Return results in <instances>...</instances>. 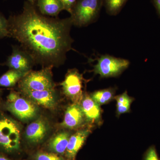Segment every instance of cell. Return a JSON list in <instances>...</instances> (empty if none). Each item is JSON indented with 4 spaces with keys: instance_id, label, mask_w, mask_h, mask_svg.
<instances>
[{
    "instance_id": "30bf717a",
    "label": "cell",
    "mask_w": 160,
    "mask_h": 160,
    "mask_svg": "<svg viewBox=\"0 0 160 160\" xmlns=\"http://www.w3.org/2000/svg\"><path fill=\"white\" fill-rule=\"evenodd\" d=\"M48 131V125L46 121L42 118H39L27 126L25 135L29 142L38 144L44 139Z\"/></svg>"
},
{
    "instance_id": "d6986e66",
    "label": "cell",
    "mask_w": 160,
    "mask_h": 160,
    "mask_svg": "<svg viewBox=\"0 0 160 160\" xmlns=\"http://www.w3.org/2000/svg\"><path fill=\"white\" fill-rule=\"evenodd\" d=\"M128 0H103V6L106 12L111 16L118 14Z\"/></svg>"
},
{
    "instance_id": "cb8c5ba5",
    "label": "cell",
    "mask_w": 160,
    "mask_h": 160,
    "mask_svg": "<svg viewBox=\"0 0 160 160\" xmlns=\"http://www.w3.org/2000/svg\"><path fill=\"white\" fill-rule=\"evenodd\" d=\"M152 2L160 18V0H152Z\"/></svg>"
},
{
    "instance_id": "d4e9b609",
    "label": "cell",
    "mask_w": 160,
    "mask_h": 160,
    "mask_svg": "<svg viewBox=\"0 0 160 160\" xmlns=\"http://www.w3.org/2000/svg\"><path fill=\"white\" fill-rule=\"evenodd\" d=\"M0 160H9V159L5 157L2 156L0 155Z\"/></svg>"
},
{
    "instance_id": "277c9868",
    "label": "cell",
    "mask_w": 160,
    "mask_h": 160,
    "mask_svg": "<svg viewBox=\"0 0 160 160\" xmlns=\"http://www.w3.org/2000/svg\"><path fill=\"white\" fill-rule=\"evenodd\" d=\"M6 107L10 112L22 121L32 119L38 114V107L34 103L15 92H12L7 97Z\"/></svg>"
},
{
    "instance_id": "484cf974",
    "label": "cell",
    "mask_w": 160,
    "mask_h": 160,
    "mask_svg": "<svg viewBox=\"0 0 160 160\" xmlns=\"http://www.w3.org/2000/svg\"><path fill=\"white\" fill-rule=\"evenodd\" d=\"M28 1L29 2L34 5V3L36 1H37V0H28Z\"/></svg>"
},
{
    "instance_id": "5b68a950",
    "label": "cell",
    "mask_w": 160,
    "mask_h": 160,
    "mask_svg": "<svg viewBox=\"0 0 160 160\" xmlns=\"http://www.w3.org/2000/svg\"><path fill=\"white\" fill-rule=\"evenodd\" d=\"M51 66L38 71L29 72L20 81L21 89L44 90L54 89Z\"/></svg>"
},
{
    "instance_id": "603a6c76",
    "label": "cell",
    "mask_w": 160,
    "mask_h": 160,
    "mask_svg": "<svg viewBox=\"0 0 160 160\" xmlns=\"http://www.w3.org/2000/svg\"><path fill=\"white\" fill-rule=\"evenodd\" d=\"M78 0H61L62 3L64 10L70 13L72 7Z\"/></svg>"
},
{
    "instance_id": "8992f818",
    "label": "cell",
    "mask_w": 160,
    "mask_h": 160,
    "mask_svg": "<svg viewBox=\"0 0 160 160\" xmlns=\"http://www.w3.org/2000/svg\"><path fill=\"white\" fill-rule=\"evenodd\" d=\"M94 66L93 72L101 78L115 77L128 68L130 64L129 60L118 58L109 54L101 56Z\"/></svg>"
},
{
    "instance_id": "6da1fadb",
    "label": "cell",
    "mask_w": 160,
    "mask_h": 160,
    "mask_svg": "<svg viewBox=\"0 0 160 160\" xmlns=\"http://www.w3.org/2000/svg\"><path fill=\"white\" fill-rule=\"evenodd\" d=\"M8 22L9 37L21 44L35 64L46 67L65 62L74 41L70 36L73 25L71 18L46 17L28 1L24 3L22 13L10 17Z\"/></svg>"
},
{
    "instance_id": "44dd1931",
    "label": "cell",
    "mask_w": 160,
    "mask_h": 160,
    "mask_svg": "<svg viewBox=\"0 0 160 160\" xmlns=\"http://www.w3.org/2000/svg\"><path fill=\"white\" fill-rule=\"evenodd\" d=\"M35 160H66L55 153L39 152L35 156Z\"/></svg>"
},
{
    "instance_id": "8fae6325",
    "label": "cell",
    "mask_w": 160,
    "mask_h": 160,
    "mask_svg": "<svg viewBox=\"0 0 160 160\" xmlns=\"http://www.w3.org/2000/svg\"><path fill=\"white\" fill-rule=\"evenodd\" d=\"M84 115L81 106L73 104L66 109L61 126L69 129L78 128L82 123Z\"/></svg>"
},
{
    "instance_id": "7a4b0ae2",
    "label": "cell",
    "mask_w": 160,
    "mask_h": 160,
    "mask_svg": "<svg viewBox=\"0 0 160 160\" xmlns=\"http://www.w3.org/2000/svg\"><path fill=\"white\" fill-rule=\"evenodd\" d=\"M102 6L103 0H78L70 13L72 25L85 27L94 22Z\"/></svg>"
},
{
    "instance_id": "5bb4252c",
    "label": "cell",
    "mask_w": 160,
    "mask_h": 160,
    "mask_svg": "<svg viewBox=\"0 0 160 160\" xmlns=\"http://www.w3.org/2000/svg\"><path fill=\"white\" fill-rule=\"evenodd\" d=\"M40 12L43 15L57 16L64 10L61 0H37Z\"/></svg>"
},
{
    "instance_id": "3957f363",
    "label": "cell",
    "mask_w": 160,
    "mask_h": 160,
    "mask_svg": "<svg viewBox=\"0 0 160 160\" xmlns=\"http://www.w3.org/2000/svg\"><path fill=\"white\" fill-rule=\"evenodd\" d=\"M21 127L17 122L6 117H0V147L8 152L19 149Z\"/></svg>"
},
{
    "instance_id": "52a82bcc",
    "label": "cell",
    "mask_w": 160,
    "mask_h": 160,
    "mask_svg": "<svg viewBox=\"0 0 160 160\" xmlns=\"http://www.w3.org/2000/svg\"><path fill=\"white\" fill-rule=\"evenodd\" d=\"M61 86L66 96L73 101H78L82 97V76L77 69H70L61 83Z\"/></svg>"
},
{
    "instance_id": "ffe728a7",
    "label": "cell",
    "mask_w": 160,
    "mask_h": 160,
    "mask_svg": "<svg viewBox=\"0 0 160 160\" xmlns=\"http://www.w3.org/2000/svg\"><path fill=\"white\" fill-rule=\"evenodd\" d=\"M9 22L0 12V39L9 37Z\"/></svg>"
},
{
    "instance_id": "7402d4cb",
    "label": "cell",
    "mask_w": 160,
    "mask_h": 160,
    "mask_svg": "<svg viewBox=\"0 0 160 160\" xmlns=\"http://www.w3.org/2000/svg\"><path fill=\"white\" fill-rule=\"evenodd\" d=\"M143 160H160L154 146H150L147 149L144 153Z\"/></svg>"
},
{
    "instance_id": "9c48e42d",
    "label": "cell",
    "mask_w": 160,
    "mask_h": 160,
    "mask_svg": "<svg viewBox=\"0 0 160 160\" xmlns=\"http://www.w3.org/2000/svg\"><path fill=\"white\" fill-rule=\"evenodd\" d=\"M29 99L35 104L48 109L54 108L56 104V92L54 89L44 90L21 89Z\"/></svg>"
},
{
    "instance_id": "ba28073f",
    "label": "cell",
    "mask_w": 160,
    "mask_h": 160,
    "mask_svg": "<svg viewBox=\"0 0 160 160\" xmlns=\"http://www.w3.org/2000/svg\"><path fill=\"white\" fill-rule=\"evenodd\" d=\"M35 64L34 61L22 48L13 46L12 52L6 62L10 69L23 72H29Z\"/></svg>"
},
{
    "instance_id": "4fadbf2b",
    "label": "cell",
    "mask_w": 160,
    "mask_h": 160,
    "mask_svg": "<svg viewBox=\"0 0 160 160\" xmlns=\"http://www.w3.org/2000/svg\"><path fill=\"white\" fill-rule=\"evenodd\" d=\"M84 116L89 122H96L101 118L100 105L92 98L90 96L85 97L81 105Z\"/></svg>"
},
{
    "instance_id": "7c38bea8",
    "label": "cell",
    "mask_w": 160,
    "mask_h": 160,
    "mask_svg": "<svg viewBox=\"0 0 160 160\" xmlns=\"http://www.w3.org/2000/svg\"><path fill=\"white\" fill-rule=\"evenodd\" d=\"M88 129L79 130L69 138L66 152V157L69 160H74L78 152L81 149L89 136Z\"/></svg>"
},
{
    "instance_id": "9a60e30c",
    "label": "cell",
    "mask_w": 160,
    "mask_h": 160,
    "mask_svg": "<svg viewBox=\"0 0 160 160\" xmlns=\"http://www.w3.org/2000/svg\"><path fill=\"white\" fill-rule=\"evenodd\" d=\"M69 138V132H59L50 140L49 143V149L58 154L65 153Z\"/></svg>"
},
{
    "instance_id": "2e32d148",
    "label": "cell",
    "mask_w": 160,
    "mask_h": 160,
    "mask_svg": "<svg viewBox=\"0 0 160 160\" xmlns=\"http://www.w3.org/2000/svg\"><path fill=\"white\" fill-rule=\"evenodd\" d=\"M27 73L10 69L0 77V86L10 87L14 86Z\"/></svg>"
},
{
    "instance_id": "e0dca14e",
    "label": "cell",
    "mask_w": 160,
    "mask_h": 160,
    "mask_svg": "<svg viewBox=\"0 0 160 160\" xmlns=\"http://www.w3.org/2000/svg\"><path fill=\"white\" fill-rule=\"evenodd\" d=\"M114 93V89L109 88L94 92L90 97L99 105H102L110 102L113 99Z\"/></svg>"
},
{
    "instance_id": "ac0fdd59",
    "label": "cell",
    "mask_w": 160,
    "mask_h": 160,
    "mask_svg": "<svg viewBox=\"0 0 160 160\" xmlns=\"http://www.w3.org/2000/svg\"><path fill=\"white\" fill-rule=\"evenodd\" d=\"M114 98L117 101V111L118 115L126 113L130 111V106L133 100L127 94L126 92Z\"/></svg>"
}]
</instances>
